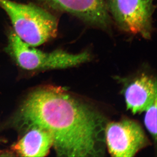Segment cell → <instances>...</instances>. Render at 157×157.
Returning <instances> with one entry per match:
<instances>
[{
	"label": "cell",
	"instance_id": "obj_1",
	"mask_svg": "<svg viewBox=\"0 0 157 157\" xmlns=\"http://www.w3.org/2000/svg\"><path fill=\"white\" fill-rule=\"evenodd\" d=\"M18 126L50 133L59 157L104 156L107 119L65 88L45 85L29 94L16 115Z\"/></svg>",
	"mask_w": 157,
	"mask_h": 157
},
{
	"label": "cell",
	"instance_id": "obj_2",
	"mask_svg": "<svg viewBox=\"0 0 157 157\" xmlns=\"http://www.w3.org/2000/svg\"><path fill=\"white\" fill-rule=\"evenodd\" d=\"M0 7L9 16L14 33L30 46H39L56 36V17L41 7L11 0H0Z\"/></svg>",
	"mask_w": 157,
	"mask_h": 157
},
{
	"label": "cell",
	"instance_id": "obj_3",
	"mask_svg": "<svg viewBox=\"0 0 157 157\" xmlns=\"http://www.w3.org/2000/svg\"><path fill=\"white\" fill-rule=\"evenodd\" d=\"M5 50L18 67L31 71L73 67L89 61L92 58L88 51L77 54L63 50L44 52L23 42L12 31L9 33Z\"/></svg>",
	"mask_w": 157,
	"mask_h": 157
},
{
	"label": "cell",
	"instance_id": "obj_4",
	"mask_svg": "<svg viewBox=\"0 0 157 157\" xmlns=\"http://www.w3.org/2000/svg\"><path fill=\"white\" fill-rule=\"evenodd\" d=\"M106 7L111 19L121 30L151 38L153 28V0H107Z\"/></svg>",
	"mask_w": 157,
	"mask_h": 157
},
{
	"label": "cell",
	"instance_id": "obj_5",
	"mask_svg": "<svg viewBox=\"0 0 157 157\" xmlns=\"http://www.w3.org/2000/svg\"><path fill=\"white\" fill-rule=\"evenodd\" d=\"M105 140L109 154L116 157L135 156L150 143L140 124L130 119L107 122Z\"/></svg>",
	"mask_w": 157,
	"mask_h": 157
},
{
	"label": "cell",
	"instance_id": "obj_6",
	"mask_svg": "<svg viewBox=\"0 0 157 157\" xmlns=\"http://www.w3.org/2000/svg\"><path fill=\"white\" fill-rule=\"evenodd\" d=\"M57 10L67 12L90 25L104 20L107 15L104 0H41Z\"/></svg>",
	"mask_w": 157,
	"mask_h": 157
},
{
	"label": "cell",
	"instance_id": "obj_7",
	"mask_svg": "<svg viewBox=\"0 0 157 157\" xmlns=\"http://www.w3.org/2000/svg\"><path fill=\"white\" fill-rule=\"evenodd\" d=\"M127 109L134 114L146 111L157 100V83L150 76L142 74L125 90Z\"/></svg>",
	"mask_w": 157,
	"mask_h": 157
},
{
	"label": "cell",
	"instance_id": "obj_8",
	"mask_svg": "<svg viewBox=\"0 0 157 157\" xmlns=\"http://www.w3.org/2000/svg\"><path fill=\"white\" fill-rule=\"evenodd\" d=\"M25 134L11 147L15 155L21 157H45L53 147L52 135L45 129L37 126L26 128Z\"/></svg>",
	"mask_w": 157,
	"mask_h": 157
},
{
	"label": "cell",
	"instance_id": "obj_9",
	"mask_svg": "<svg viewBox=\"0 0 157 157\" xmlns=\"http://www.w3.org/2000/svg\"><path fill=\"white\" fill-rule=\"evenodd\" d=\"M157 100L146 110L144 124L147 129L153 137L157 140Z\"/></svg>",
	"mask_w": 157,
	"mask_h": 157
},
{
	"label": "cell",
	"instance_id": "obj_10",
	"mask_svg": "<svg viewBox=\"0 0 157 157\" xmlns=\"http://www.w3.org/2000/svg\"><path fill=\"white\" fill-rule=\"evenodd\" d=\"M5 141H6V140L5 139L0 138V143H3V142H5Z\"/></svg>",
	"mask_w": 157,
	"mask_h": 157
}]
</instances>
